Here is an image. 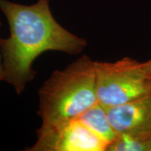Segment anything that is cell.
I'll return each instance as SVG.
<instances>
[{"label":"cell","instance_id":"1","mask_svg":"<svg viewBox=\"0 0 151 151\" xmlns=\"http://www.w3.org/2000/svg\"><path fill=\"white\" fill-rule=\"evenodd\" d=\"M50 0H39L26 6L0 0V10L8 21L10 36L0 39L4 81L21 94L37 72L32 66L48 50L79 54L87 46L86 39L73 35L56 21Z\"/></svg>","mask_w":151,"mask_h":151},{"label":"cell","instance_id":"2","mask_svg":"<svg viewBox=\"0 0 151 151\" xmlns=\"http://www.w3.org/2000/svg\"><path fill=\"white\" fill-rule=\"evenodd\" d=\"M38 115L41 124L76 119L98 101L96 62L83 55L62 70H56L39 90Z\"/></svg>","mask_w":151,"mask_h":151},{"label":"cell","instance_id":"3","mask_svg":"<svg viewBox=\"0 0 151 151\" xmlns=\"http://www.w3.org/2000/svg\"><path fill=\"white\" fill-rule=\"evenodd\" d=\"M151 79L141 62L124 58L114 62H96L98 101L105 107L123 104L150 94Z\"/></svg>","mask_w":151,"mask_h":151},{"label":"cell","instance_id":"4","mask_svg":"<svg viewBox=\"0 0 151 151\" xmlns=\"http://www.w3.org/2000/svg\"><path fill=\"white\" fill-rule=\"evenodd\" d=\"M37 140L28 151H106L109 143L77 118L53 124H41Z\"/></svg>","mask_w":151,"mask_h":151},{"label":"cell","instance_id":"5","mask_svg":"<svg viewBox=\"0 0 151 151\" xmlns=\"http://www.w3.org/2000/svg\"><path fill=\"white\" fill-rule=\"evenodd\" d=\"M111 125L118 134H151V94L108 107Z\"/></svg>","mask_w":151,"mask_h":151},{"label":"cell","instance_id":"6","mask_svg":"<svg viewBox=\"0 0 151 151\" xmlns=\"http://www.w3.org/2000/svg\"><path fill=\"white\" fill-rule=\"evenodd\" d=\"M77 119L108 143L109 145L118 136L109 120L106 107L99 102L85 111Z\"/></svg>","mask_w":151,"mask_h":151},{"label":"cell","instance_id":"7","mask_svg":"<svg viewBox=\"0 0 151 151\" xmlns=\"http://www.w3.org/2000/svg\"><path fill=\"white\" fill-rule=\"evenodd\" d=\"M106 151H151V134H118Z\"/></svg>","mask_w":151,"mask_h":151},{"label":"cell","instance_id":"8","mask_svg":"<svg viewBox=\"0 0 151 151\" xmlns=\"http://www.w3.org/2000/svg\"><path fill=\"white\" fill-rule=\"evenodd\" d=\"M141 66L146 75L151 79V59L144 63H141Z\"/></svg>","mask_w":151,"mask_h":151},{"label":"cell","instance_id":"9","mask_svg":"<svg viewBox=\"0 0 151 151\" xmlns=\"http://www.w3.org/2000/svg\"><path fill=\"white\" fill-rule=\"evenodd\" d=\"M1 23L0 22V27H1ZM1 47H0V81H4V73L3 67H2V62H1Z\"/></svg>","mask_w":151,"mask_h":151},{"label":"cell","instance_id":"10","mask_svg":"<svg viewBox=\"0 0 151 151\" xmlns=\"http://www.w3.org/2000/svg\"><path fill=\"white\" fill-rule=\"evenodd\" d=\"M150 94H151V84H150Z\"/></svg>","mask_w":151,"mask_h":151}]
</instances>
